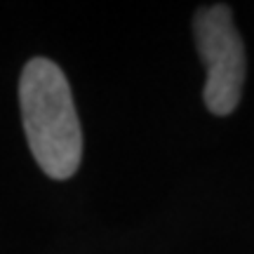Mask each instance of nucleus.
I'll use <instances>...</instances> for the list:
<instances>
[{
    "label": "nucleus",
    "mask_w": 254,
    "mask_h": 254,
    "mask_svg": "<svg viewBox=\"0 0 254 254\" xmlns=\"http://www.w3.org/2000/svg\"><path fill=\"white\" fill-rule=\"evenodd\" d=\"M19 106L28 148L50 179H68L82 158V132L64 71L45 57L24 66L19 78Z\"/></svg>",
    "instance_id": "obj_1"
},
{
    "label": "nucleus",
    "mask_w": 254,
    "mask_h": 254,
    "mask_svg": "<svg viewBox=\"0 0 254 254\" xmlns=\"http://www.w3.org/2000/svg\"><path fill=\"white\" fill-rule=\"evenodd\" d=\"M198 55L205 64L207 80L202 99L214 116L233 113L245 85V47L228 5L198 9L193 19Z\"/></svg>",
    "instance_id": "obj_2"
}]
</instances>
